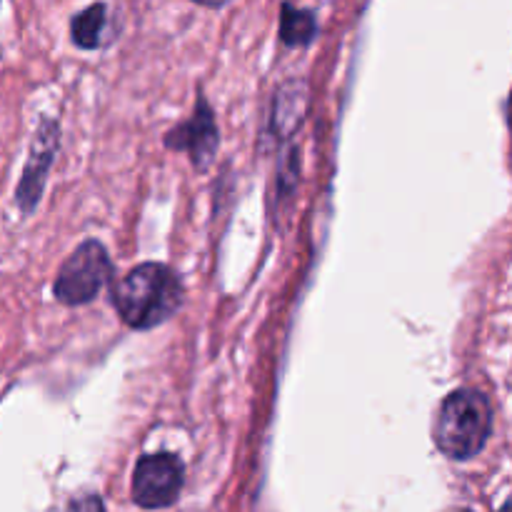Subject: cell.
Masks as SVG:
<instances>
[{
    "label": "cell",
    "instance_id": "3957f363",
    "mask_svg": "<svg viewBox=\"0 0 512 512\" xmlns=\"http://www.w3.org/2000/svg\"><path fill=\"white\" fill-rule=\"evenodd\" d=\"M110 278H113V263L108 250L98 240H85L63 263L53 293L63 305H85L98 298Z\"/></svg>",
    "mask_w": 512,
    "mask_h": 512
},
{
    "label": "cell",
    "instance_id": "8992f818",
    "mask_svg": "<svg viewBox=\"0 0 512 512\" xmlns=\"http://www.w3.org/2000/svg\"><path fill=\"white\" fill-rule=\"evenodd\" d=\"M165 145L173 150H185L198 170L208 168L210 160L218 153V125H215V115L205 100H200L193 118L165 135Z\"/></svg>",
    "mask_w": 512,
    "mask_h": 512
},
{
    "label": "cell",
    "instance_id": "ba28073f",
    "mask_svg": "<svg viewBox=\"0 0 512 512\" xmlns=\"http://www.w3.org/2000/svg\"><path fill=\"white\" fill-rule=\"evenodd\" d=\"M105 25H108V8L105 5H90L78 13L70 23V38L78 48L93 50L103 45Z\"/></svg>",
    "mask_w": 512,
    "mask_h": 512
},
{
    "label": "cell",
    "instance_id": "52a82bcc",
    "mask_svg": "<svg viewBox=\"0 0 512 512\" xmlns=\"http://www.w3.org/2000/svg\"><path fill=\"white\" fill-rule=\"evenodd\" d=\"M308 108V88L303 83H288L275 95L273 125L280 135H290L303 120Z\"/></svg>",
    "mask_w": 512,
    "mask_h": 512
},
{
    "label": "cell",
    "instance_id": "277c9868",
    "mask_svg": "<svg viewBox=\"0 0 512 512\" xmlns=\"http://www.w3.org/2000/svg\"><path fill=\"white\" fill-rule=\"evenodd\" d=\"M185 468L178 455L155 453L138 460L133 473V500L145 510L168 508L178 500Z\"/></svg>",
    "mask_w": 512,
    "mask_h": 512
},
{
    "label": "cell",
    "instance_id": "8fae6325",
    "mask_svg": "<svg viewBox=\"0 0 512 512\" xmlns=\"http://www.w3.org/2000/svg\"><path fill=\"white\" fill-rule=\"evenodd\" d=\"M450 512H473V510H465V508H455V510H450Z\"/></svg>",
    "mask_w": 512,
    "mask_h": 512
},
{
    "label": "cell",
    "instance_id": "30bf717a",
    "mask_svg": "<svg viewBox=\"0 0 512 512\" xmlns=\"http://www.w3.org/2000/svg\"><path fill=\"white\" fill-rule=\"evenodd\" d=\"M68 512H105V508L98 495H85V498L73 500L68 505Z\"/></svg>",
    "mask_w": 512,
    "mask_h": 512
},
{
    "label": "cell",
    "instance_id": "7a4b0ae2",
    "mask_svg": "<svg viewBox=\"0 0 512 512\" xmlns=\"http://www.w3.org/2000/svg\"><path fill=\"white\" fill-rule=\"evenodd\" d=\"M493 433V405L475 388H460L443 400L433 425V440L450 460H473L483 453Z\"/></svg>",
    "mask_w": 512,
    "mask_h": 512
},
{
    "label": "cell",
    "instance_id": "6da1fadb",
    "mask_svg": "<svg viewBox=\"0 0 512 512\" xmlns=\"http://www.w3.org/2000/svg\"><path fill=\"white\" fill-rule=\"evenodd\" d=\"M183 303L178 275L163 263H143L113 288V305L133 330H150L173 318Z\"/></svg>",
    "mask_w": 512,
    "mask_h": 512
},
{
    "label": "cell",
    "instance_id": "9c48e42d",
    "mask_svg": "<svg viewBox=\"0 0 512 512\" xmlns=\"http://www.w3.org/2000/svg\"><path fill=\"white\" fill-rule=\"evenodd\" d=\"M315 33H318V23L310 10L293 8V5H283V20H280V38L285 45L293 48H305L313 43Z\"/></svg>",
    "mask_w": 512,
    "mask_h": 512
},
{
    "label": "cell",
    "instance_id": "5b68a950",
    "mask_svg": "<svg viewBox=\"0 0 512 512\" xmlns=\"http://www.w3.org/2000/svg\"><path fill=\"white\" fill-rule=\"evenodd\" d=\"M58 140H60V130L55 120H43L35 133L33 148H30V160L25 165L23 180L18 185V205L23 208V213H30L38 205L40 193L45 188V180H48V170L53 165L55 150H58Z\"/></svg>",
    "mask_w": 512,
    "mask_h": 512
}]
</instances>
